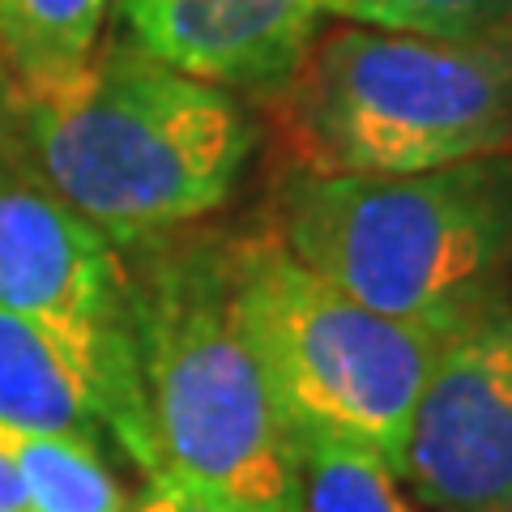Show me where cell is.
Returning <instances> with one entry per match:
<instances>
[{"mask_svg": "<svg viewBox=\"0 0 512 512\" xmlns=\"http://www.w3.org/2000/svg\"><path fill=\"white\" fill-rule=\"evenodd\" d=\"M0 308L52 342L133 466L158 478L133 274L120 248L22 171L0 184Z\"/></svg>", "mask_w": 512, "mask_h": 512, "instance_id": "cell-6", "label": "cell"}, {"mask_svg": "<svg viewBox=\"0 0 512 512\" xmlns=\"http://www.w3.org/2000/svg\"><path fill=\"white\" fill-rule=\"evenodd\" d=\"M0 423L99 444L107 427L86 384L35 325L0 308Z\"/></svg>", "mask_w": 512, "mask_h": 512, "instance_id": "cell-9", "label": "cell"}, {"mask_svg": "<svg viewBox=\"0 0 512 512\" xmlns=\"http://www.w3.org/2000/svg\"><path fill=\"white\" fill-rule=\"evenodd\" d=\"M402 483L427 512H512V295L440 342Z\"/></svg>", "mask_w": 512, "mask_h": 512, "instance_id": "cell-7", "label": "cell"}, {"mask_svg": "<svg viewBox=\"0 0 512 512\" xmlns=\"http://www.w3.org/2000/svg\"><path fill=\"white\" fill-rule=\"evenodd\" d=\"M124 39L222 90H282L316 35L312 0H120Z\"/></svg>", "mask_w": 512, "mask_h": 512, "instance_id": "cell-8", "label": "cell"}, {"mask_svg": "<svg viewBox=\"0 0 512 512\" xmlns=\"http://www.w3.org/2000/svg\"><path fill=\"white\" fill-rule=\"evenodd\" d=\"M0 457L13 466L30 512H128L120 478L99 444L0 423Z\"/></svg>", "mask_w": 512, "mask_h": 512, "instance_id": "cell-10", "label": "cell"}, {"mask_svg": "<svg viewBox=\"0 0 512 512\" xmlns=\"http://www.w3.org/2000/svg\"><path fill=\"white\" fill-rule=\"evenodd\" d=\"M299 512H427L402 474L376 453L338 440H299Z\"/></svg>", "mask_w": 512, "mask_h": 512, "instance_id": "cell-12", "label": "cell"}, {"mask_svg": "<svg viewBox=\"0 0 512 512\" xmlns=\"http://www.w3.org/2000/svg\"><path fill=\"white\" fill-rule=\"evenodd\" d=\"M146 244L128 274L158 478L252 512H299V448L235 320L231 239Z\"/></svg>", "mask_w": 512, "mask_h": 512, "instance_id": "cell-3", "label": "cell"}, {"mask_svg": "<svg viewBox=\"0 0 512 512\" xmlns=\"http://www.w3.org/2000/svg\"><path fill=\"white\" fill-rule=\"evenodd\" d=\"M0 512H30L26 491H22L18 474H13V466L5 457H0Z\"/></svg>", "mask_w": 512, "mask_h": 512, "instance_id": "cell-16", "label": "cell"}, {"mask_svg": "<svg viewBox=\"0 0 512 512\" xmlns=\"http://www.w3.org/2000/svg\"><path fill=\"white\" fill-rule=\"evenodd\" d=\"M278 239L363 308L448 338L512 295V154L406 175L295 171Z\"/></svg>", "mask_w": 512, "mask_h": 512, "instance_id": "cell-2", "label": "cell"}, {"mask_svg": "<svg viewBox=\"0 0 512 512\" xmlns=\"http://www.w3.org/2000/svg\"><path fill=\"white\" fill-rule=\"evenodd\" d=\"M235 320L291 440H338L402 474L406 431L444 338L312 274L278 235L231 239Z\"/></svg>", "mask_w": 512, "mask_h": 512, "instance_id": "cell-5", "label": "cell"}, {"mask_svg": "<svg viewBox=\"0 0 512 512\" xmlns=\"http://www.w3.org/2000/svg\"><path fill=\"white\" fill-rule=\"evenodd\" d=\"M316 18L436 39L512 35V0H312Z\"/></svg>", "mask_w": 512, "mask_h": 512, "instance_id": "cell-13", "label": "cell"}, {"mask_svg": "<svg viewBox=\"0 0 512 512\" xmlns=\"http://www.w3.org/2000/svg\"><path fill=\"white\" fill-rule=\"evenodd\" d=\"M111 0H0V69L13 86L73 73L103 43Z\"/></svg>", "mask_w": 512, "mask_h": 512, "instance_id": "cell-11", "label": "cell"}, {"mask_svg": "<svg viewBox=\"0 0 512 512\" xmlns=\"http://www.w3.org/2000/svg\"><path fill=\"white\" fill-rule=\"evenodd\" d=\"M299 171L406 175L512 154V35L436 39L338 22L278 90Z\"/></svg>", "mask_w": 512, "mask_h": 512, "instance_id": "cell-4", "label": "cell"}, {"mask_svg": "<svg viewBox=\"0 0 512 512\" xmlns=\"http://www.w3.org/2000/svg\"><path fill=\"white\" fill-rule=\"evenodd\" d=\"M128 512H252V508H239L231 500H222L214 491H201V487H188L180 478H154L146 500L133 504Z\"/></svg>", "mask_w": 512, "mask_h": 512, "instance_id": "cell-14", "label": "cell"}, {"mask_svg": "<svg viewBox=\"0 0 512 512\" xmlns=\"http://www.w3.org/2000/svg\"><path fill=\"white\" fill-rule=\"evenodd\" d=\"M30 171L26 167V150H22V133H18V103H13V82L0 69V184L13 175Z\"/></svg>", "mask_w": 512, "mask_h": 512, "instance_id": "cell-15", "label": "cell"}, {"mask_svg": "<svg viewBox=\"0 0 512 512\" xmlns=\"http://www.w3.org/2000/svg\"><path fill=\"white\" fill-rule=\"evenodd\" d=\"M13 103L30 175L116 248L214 214L252 154L231 90L128 39H103L73 73L13 86Z\"/></svg>", "mask_w": 512, "mask_h": 512, "instance_id": "cell-1", "label": "cell"}]
</instances>
